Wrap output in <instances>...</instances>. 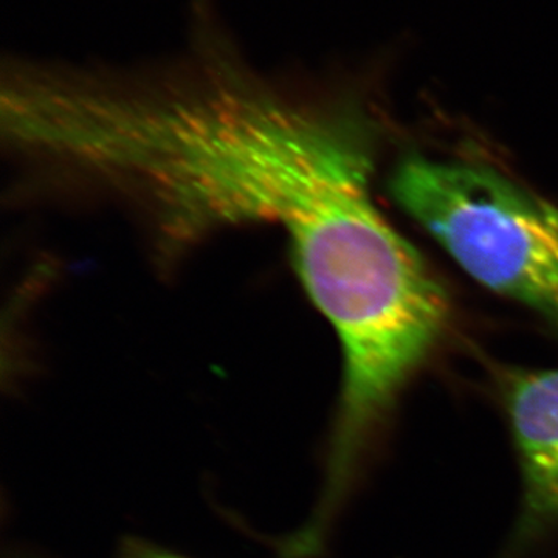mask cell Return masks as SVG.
Wrapping results in <instances>:
<instances>
[{
	"label": "cell",
	"mask_w": 558,
	"mask_h": 558,
	"mask_svg": "<svg viewBox=\"0 0 558 558\" xmlns=\"http://www.w3.org/2000/svg\"><path fill=\"white\" fill-rule=\"evenodd\" d=\"M388 190L470 277L558 328V205L490 168L424 156L400 160Z\"/></svg>",
	"instance_id": "cell-1"
},
{
	"label": "cell",
	"mask_w": 558,
	"mask_h": 558,
	"mask_svg": "<svg viewBox=\"0 0 558 558\" xmlns=\"http://www.w3.org/2000/svg\"><path fill=\"white\" fill-rule=\"evenodd\" d=\"M495 384L521 473L510 546L523 550L558 529V369H498Z\"/></svg>",
	"instance_id": "cell-2"
},
{
	"label": "cell",
	"mask_w": 558,
	"mask_h": 558,
	"mask_svg": "<svg viewBox=\"0 0 558 558\" xmlns=\"http://www.w3.org/2000/svg\"><path fill=\"white\" fill-rule=\"evenodd\" d=\"M126 558H186L168 550L149 548V546H134L126 554Z\"/></svg>",
	"instance_id": "cell-3"
}]
</instances>
